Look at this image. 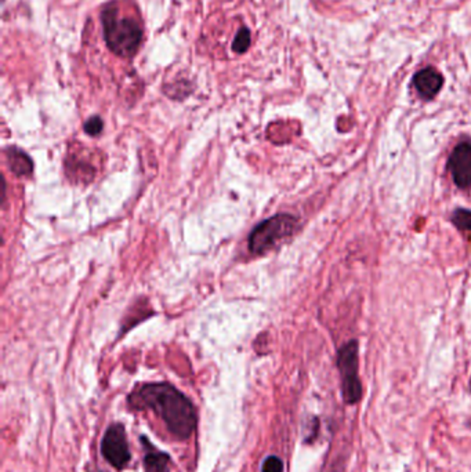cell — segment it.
Listing matches in <instances>:
<instances>
[{
  "mask_svg": "<svg viewBox=\"0 0 471 472\" xmlns=\"http://www.w3.org/2000/svg\"><path fill=\"white\" fill-rule=\"evenodd\" d=\"M146 471L167 472L169 471V456L154 452L146 456Z\"/></svg>",
  "mask_w": 471,
  "mask_h": 472,
  "instance_id": "obj_9",
  "label": "cell"
},
{
  "mask_svg": "<svg viewBox=\"0 0 471 472\" xmlns=\"http://www.w3.org/2000/svg\"><path fill=\"white\" fill-rule=\"evenodd\" d=\"M103 25L105 40L114 53L130 57L137 51L143 39V32L135 19H121L115 10L107 8L103 12Z\"/></svg>",
  "mask_w": 471,
  "mask_h": 472,
  "instance_id": "obj_2",
  "label": "cell"
},
{
  "mask_svg": "<svg viewBox=\"0 0 471 472\" xmlns=\"http://www.w3.org/2000/svg\"><path fill=\"white\" fill-rule=\"evenodd\" d=\"M7 164L10 167V170L15 174V175H29L33 170V163L29 159V157L17 150V148H8L7 150Z\"/></svg>",
  "mask_w": 471,
  "mask_h": 472,
  "instance_id": "obj_8",
  "label": "cell"
},
{
  "mask_svg": "<svg viewBox=\"0 0 471 472\" xmlns=\"http://www.w3.org/2000/svg\"><path fill=\"white\" fill-rule=\"evenodd\" d=\"M284 471V464L281 459L275 456H270L264 464H263V472H282Z\"/></svg>",
  "mask_w": 471,
  "mask_h": 472,
  "instance_id": "obj_13",
  "label": "cell"
},
{
  "mask_svg": "<svg viewBox=\"0 0 471 472\" xmlns=\"http://www.w3.org/2000/svg\"><path fill=\"white\" fill-rule=\"evenodd\" d=\"M448 168L452 173L454 181L461 188L471 186V144H459L448 160Z\"/></svg>",
  "mask_w": 471,
  "mask_h": 472,
  "instance_id": "obj_6",
  "label": "cell"
},
{
  "mask_svg": "<svg viewBox=\"0 0 471 472\" xmlns=\"http://www.w3.org/2000/svg\"><path fill=\"white\" fill-rule=\"evenodd\" d=\"M298 227V218L281 213L259 224L249 236V250L253 254H264L286 238L292 236Z\"/></svg>",
  "mask_w": 471,
  "mask_h": 472,
  "instance_id": "obj_3",
  "label": "cell"
},
{
  "mask_svg": "<svg viewBox=\"0 0 471 472\" xmlns=\"http://www.w3.org/2000/svg\"><path fill=\"white\" fill-rule=\"evenodd\" d=\"M337 366L341 373L344 401L350 405L357 403L362 395V387L358 378V342L357 341H350L339 349Z\"/></svg>",
  "mask_w": 471,
  "mask_h": 472,
  "instance_id": "obj_4",
  "label": "cell"
},
{
  "mask_svg": "<svg viewBox=\"0 0 471 472\" xmlns=\"http://www.w3.org/2000/svg\"><path fill=\"white\" fill-rule=\"evenodd\" d=\"M101 452L105 460L118 470L129 463L130 452L123 426L114 424L108 428L101 444Z\"/></svg>",
  "mask_w": 471,
  "mask_h": 472,
  "instance_id": "obj_5",
  "label": "cell"
},
{
  "mask_svg": "<svg viewBox=\"0 0 471 472\" xmlns=\"http://www.w3.org/2000/svg\"><path fill=\"white\" fill-rule=\"evenodd\" d=\"M85 132L90 136H99L103 132V121L99 116H93L85 123Z\"/></svg>",
  "mask_w": 471,
  "mask_h": 472,
  "instance_id": "obj_12",
  "label": "cell"
},
{
  "mask_svg": "<svg viewBox=\"0 0 471 472\" xmlns=\"http://www.w3.org/2000/svg\"><path fill=\"white\" fill-rule=\"evenodd\" d=\"M456 228L462 231H471V211L468 209H458L452 216Z\"/></svg>",
  "mask_w": 471,
  "mask_h": 472,
  "instance_id": "obj_11",
  "label": "cell"
},
{
  "mask_svg": "<svg viewBox=\"0 0 471 472\" xmlns=\"http://www.w3.org/2000/svg\"><path fill=\"white\" fill-rule=\"evenodd\" d=\"M130 403L151 409L167 430L180 439L191 437L196 427V413L189 399L169 384H147L132 394Z\"/></svg>",
  "mask_w": 471,
  "mask_h": 472,
  "instance_id": "obj_1",
  "label": "cell"
},
{
  "mask_svg": "<svg viewBox=\"0 0 471 472\" xmlns=\"http://www.w3.org/2000/svg\"><path fill=\"white\" fill-rule=\"evenodd\" d=\"M250 46V32L248 28H242L239 29V32L237 33L234 43H232V50L238 54L245 53Z\"/></svg>",
  "mask_w": 471,
  "mask_h": 472,
  "instance_id": "obj_10",
  "label": "cell"
},
{
  "mask_svg": "<svg viewBox=\"0 0 471 472\" xmlns=\"http://www.w3.org/2000/svg\"><path fill=\"white\" fill-rule=\"evenodd\" d=\"M413 83L418 93L423 98L429 100L433 98L441 90L444 80L438 71H436L434 68H426L416 73Z\"/></svg>",
  "mask_w": 471,
  "mask_h": 472,
  "instance_id": "obj_7",
  "label": "cell"
}]
</instances>
